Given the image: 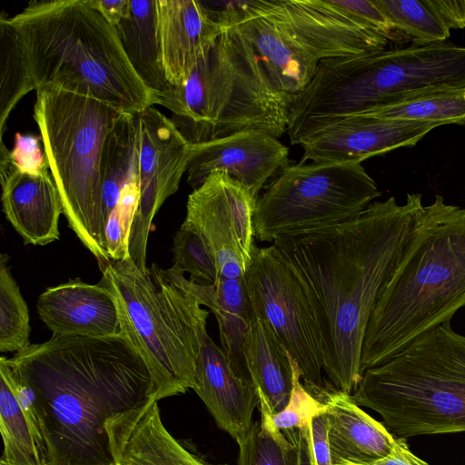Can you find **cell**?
Listing matches in <instances>:
<instances>
[{
	"mask_svg": "<svg viewBox=\"0 0 465 465\" xmlns=\"http://www.w3.org/2000/svg\"><path fill=\"white\" fill-rule=\"evenodd\" d=\"M139 198L140 192L135 174L123 188L118 203L104 226L105 250L112 261L131 258L129 239Z\"/></svg>",
	"mask_w": 465,
	"mask_h": 465,
	"instance_id": "d6a6232c",
	"label": "cell"
},
{
	"mask_svg": "<svg viewBox=\"0 0 465 465\" xmlns=\"http://www.w3.org/2000/svg\"><path fill=\"white\" fill-rule=\"evenodd\" d=\"M322 403L332 465H371L392 451L396 438L361 410L351 395L331 384Z\"/></svg>",
	"mask_w": 465,
	"mask_h": 465,
	"instance_id": "44dd1931",
	"label": "cell"
},
{
	"mask_svg": "<svg viewBox=\"0 0 465 465\" xmlns=\"http://www.w3.org/2000/svg\"><path fill=\"white\" fill-rule=\"evenodd\" d=\"M352 400L395 438L465 432V335L450 322L366 370Z\"/></svg>",
	"mask_w": 465,
	"mask_h": 465,
	"instance_id": "52a82bcc",
	"label": "cell"
},
{
	"mask_svg": "<svg viewBox=\"0 0 465 465\" xmlns=\"http://www.w3.org/2000/svg\"><path fill=\"white\" fill-rule=\"evenodd\" d=\"M0 430L5 465H48L42 435L22 411L10 380L6 357L0 358Z\"/></svg>",
	"mask_w": 465,
	"mask_h": 465,
	"instance_id": "d4e9b609",
	"label": "cell"
},
{
	"mask_svg": "<svg viewBox=\"0 0 465 465\" xmlns=\"http://www.w3.org/2000/svg\"><path fill=\"white\" fill-rule=\"evenodd\" d=\"M289 431L292 434L297 444L298 465H316L312 453L310 423L300 429Z\"/></svg>",
	"mask_w": 465,
	"mask_h": 465,
	"instance_id": "b9f144b4",
	"label": "cell"
},
{
	"mask_svg": "<svg viewBox=\"0 0 465 465\" xmlns=\"http://www.w3.org/2000/svg\"><path fill=\"white\" fill-rule=\"evenodd\" d=\"M293 385L286 406L279 412L272 413V421L282 431L300 429L310 423L311 418L323 410L324 405L315 399L302 382L301 371L292 358Z\"/></svg>",
	"mask_w": 465,
	"mask_h": 465,
	"instance_id": "e575fe53",
	"label": "cell"
},
{
	"mask_svg": "<svg viewBox=\"0 0 465 465\" xmlns=\"http://www.w3.org/2000/svg\"><path fill=\"white\" fill-rule=\"evenodd\" d=\"M105 428L115 465H213L193 455L169 433L153 397L112 418Z\"/></svg>",
	"mask_w": 465,
	"mask_h": 465,
	"instance_id": "ffe728a7",
	"label": "cell"
},
{
	"mask_svg": "<svg viewBox=\"0 0 465 465\" xmlns=\"http://www.w3.org/2000/svg\"><path fill=\"white\" fill-rule=\"evenodd\" d=\"M256 201L246 186L220 170L188 196L181 228L201 238L219 276L243 278L252 262Z\"/></svg>",
	"mask_w": 465,
	"mask_h": 465,
	"instance_id": "4fadbf2b",
	"label": "cell"
},
{
	"mask_svg": "<svg viewBox=\"0 0 465 465\" xmlns=\"http://www.w3.org/2000/svg\"><path fill=\"white\" fill-rule=\"evenodd\" d=\"M6 361L36 394L48 465H115L106 423L153 397L149 368L121 329L53 334Z\"/></svg>",
	"mask_w": 465,
	"mask_h": 465,
	"instance_id": "7a4b0ae2",
	"label": "cell"
},
{
	"mask_svg": "<svg viewBox=\"0 0 465 465\" xmlns=\"http://www.w3.org/2000/svg\"><path fill=\"white\" fill-rule=\"evenodd\" d=\"M173 264L170 270L189 272L190 281L211 284L219 273L215 262L201 238L194 232L180 228L173 238Z\"/></svg>",
	"mask_w": 465,
	"mask_h": 465,
	"instance_id": "836d02e7",
	"label": "cell"
},
{
	"mask_svg": "<svg viewBox=\"0 0 465 465\" xmlns=\"http://www.w3.org/2000/svg\"><path fill=\"white\" fill-rule=\"evenodd\" d=\"M124 113L90 96L36 91V122L63 214L101 271L112 261L104 245L100 160L104 138Z\"/></svg>",
	"mask_w": 465,
	"mask_h": 465,
	"instance_id": "30bf717a",
	"label": "cell"
},
{
	"mask_svg": "<svg viewBox=\"0 0 465 465\" xmlns=\"http://www.w3.org/2000/svg\"><path fill=\"white\" fill-rule=\"evenodd\" d=\"M162 62L171 86L184 84L224 30L215 11L195 0H156Z\"/></svg>",
	"mask_w": 465,
	"mask_h": 465,
	"instance_id": "e0dca14e",
	"label": "cell"
},
{
	"mask_svg": "<svg viewBox=\"0 0 465 465\" xmlns=\"http://www.w3.org/2000/svg\"><path fill=\"white\" fill-rule=\"evenodd\" d=\"M40 142L41 136L15 134L14 147L10 151V160L15 170L31 174L48 172V161Z\"/></svg>",
	"mask_w": 465,
	"mask_h": 465,
	"instance_id": "d590c367",
	"label": "cell"
},
{
	"mask_svg": "<svg viewBox=\"0 0 465 465\" xmlns=\"http://www.w3.org/2000/svg\"><path fill=\"white\" fill-rule=\"evenodd\" d=\"M0 138L16 104L34 90L21 36L3 12L0 17Z\"/></svg>",
	"mask_w": 465,
	"mask_h": 465,
	"instance_id": "f1b7e54d",
	"label": "cell"
},
{
	"mask_svg": "<svg viewBox=\"0 0 465 465\" xmlns=\"http://www.w3.org/2000/svg\"><path fill=\"white\" fill-rule=\"evenodd\" d=\"M134 70L156 97L171 88L160 46L156 0H128L127 15L114 26Z\"/></svg>",
	"mask_w": 465,
	"mask_h": 465,
	"instance_id": "cb8c5ba5",
	"label": "cell"
},
{
	"mask_svg": "<svg viewBox=\"0 0 465 465\" xmlns=\"http://www.w3.org/2000/svg\"><path fill=\"white\" fill-rule=\"evenodd\" d=\"M243 279L252 309L269 322L297 362L306 390L322 402L331 387L322 375V336L297 271L272 244L255 248Z\"/></svg>",
	"mask_w": 465,
	"mask_h": 465,
	"instance_id": "7c38bea8",
	"label": "cell"
},
{
	"mask_svg": "<svg viewBox=\"0 0 465 465\" xmlns=\"http://www.w3.org/2000/svg\"><path fill=\"white\" fill-rule=\"evenodd\" d=\"M1 185L3 211L25 244L46 245L59 239L63 207L48 172L31 174L14 168Z\"/></svg>",
	"mask_w": 465,
	"mask_h": 465,
	"instance_id": "7402d4cb",
	"label": "cell"
},
{
	"mask_svg": "<svg viewBox=\"0 0 465 465\" xmlns=\"http://www.w3.org/2000/svg\"><path fill=\"white\" fill-rule=\"evenodd\" d=\"M245 358L258 398L272 413L288 403L292 385V356L269 322L253 310L246 338Z\"/></svg>",
	"mask_w": 465,
	"mask_h": 465,
	"instance_id": "603a6c76",
	"label": "cell"
},
{
	"mask_svg": "<svg viewBox=\"0 0 465 465\" xmlns=\"http://www.w3.org/2000/svg\"><path fill=\"white\" fill-rule=\"evenodd\" d=\"M261 421L252 422L237 441L238 465H298V448L291 431H282L272 421V411L259 398Z\"/></svg>",
	"mask_w": 465,
	"mask_h": 465,
	"instance_id": "83f0119b",
	"label": "cell"
},
{
	"mask_svg": "<svg viewBox=\"0 0 465 465\" xmlns=\"http://www.w3.org/2000/svg\"><path fill=\"white\" fill-rule=\"evenodd\" d=\"M193 390L216 424L236 442L248 432L253 411L259 404L257 391L252 381L233 371L222 348L207 332L202 339Z\"/></svg>",
	"mask_w": 465,
	"mask_h": 465,
	"instance_id": "d6986e66",
	"label": "cell"
},
{
	"mask_svg": "<svg viewBox=\"0 0 465 465\" xmlns=\"http://www.w3.org/2000/svg\"><path fill=\"white\" fill-rule=\"evenodd\" d=\"M465 307V209L436 195L416 212L401 256L371 314L361 374Z\"/></svg>",
	"mask_w": 465,
	"mask_h": 465,
	"instance_id": "3957f363",
	"label": "cell"
},
{
	"mask_svg": "<svg viewBox=\"0 0 465 465\" xmlns=\"http://www.w3.org/2000/svg\"><path fill=\"white\" fill-rule=\"evenodd\" d=\"M465 89V46L450 42L322 60L302 92L309 118L326 124L430 91Z\"/></svg>",
	"mask_w": 465,
	"mask_h": 465,
	"instance_id": "9c48e42d",
	"label": "cell"
},
{
	"mask_svg": "<svg viewBox=\"0 0 465 465\" xmlns=\"http://www.w3.org/2000/svg\"><path fill=\"white\" fill-rule=\"evenodd\" d=\"M341 11L362 25L378 32L389 40L396 32L373 0H331Z\"/></svg>",
	"mask_w": 465,
	"mask_h": 465,
	"instance_id": "8d00e7d4",
	"label": "cell"
},
{
	"mask_svg": "<svg viewBox=\"0 0 465 465\" xmlns=\"http://www.w3.org/2000/svg\"><path fill=\"white\" fill-rule=\"evenodd\" d=\"M9 22L21 36L34 90L57 88L132 114L155 104L92 0L32 1Z\"/></svg>",
	"mask_w": 465,
	"mask_h": 465,
	"instance_id": "277c9868",
	"label": "cell"
},
{
	"mask_svg": "<svg viewBox=\"0 0 465 465\" xmlns=\"http://www.w3.org/2000/svg\"><path fill=\"white\" fill-rule=\"evenodd\" d=\"M40 319L56 335L106 337L120 332V315L112 291L80 279L47 288L36 302Z\"/></svg>",
	"mask_w": 465,
	"mask_h": 465,
	"instance_id": "ac0fdd59",
	"label": "cell"
},
{
	"mask_svg": "<svg viewBox=\"0 0 465 465\" xmlns=\"http://www.w3.org/2000/svg\"><path fill=\"white\" fill-rule=\"evenodd\" d=\"M381 195L361 163L300 162L282 170L256 201L255 237L271 242L333 226Z\"/></svg>",
	"mask_w": 465,
	"mask_h": 465,
	"instance_id": "8fae6325",
	"label": "cell"
},
{
	"mask_svg": "<svg viewBox=\"0 0 465 465\" xmlns=\"http://www.w3.org/2000/svg\"><path fill=\"white\" fill-rule=\"evenodd\" d=\"M422 204L420 193H408L403 204L391 196L342 223L272 242L308 291L322 336L323 371L340 391L351 395L361 380L368 322Z\"/></svg>",
	"mask_w": 465,
	"mask_h": 465,
	"instance_id": "6da1fadb",
	"label": "cell"
},
{
	"mask_svg": "<svg viewBox=\"0 0 465 465\" xmlns=\"http://www.w3.org/2000/svg\"><path fill=\"white\" fill-rule=\"evenodd\" d=\"M371 465H430L416 456L409 448L407 439L396 438L392 451L386 457L376 460Z\"/></svg>",
	"mask_w": 465,
	"mask_h": 465,
	"instance_id": "ab89813d",
	"label": "cell"
},
{
	"mask_svg": "<svg viewBox=\"0 0 465 465\" xmlns=\"http://www.w3.org/2000/svg\"><path fill=\"white\" fill-rule=\"evenodd\" d=\"M202 304L217 320L222 350L232 369L239 377L252 381L245 358L246 338L253 314L252 304H229L210 293Z\"/></svg>",
	"mask_w": 465,
	"mask_h": 465,
	"instance_id": "f546056e",
	"label": "cell"
},
{
	"mask_svg": "<svg viewBox=\"0 0 465 465\" xmlns=\"http://www.w3.org/2000/svg\"><path fill=\"white\" fill-rule=\"evenodd\" d=\"M102 272L100 283L116 299L120 329L149 368L153 398L193 389L209 312L156 264L142 271L129 258L111 261Z\"/></svg>",
	"mask_w": 465,
	"mask_h": 465,
	"instance_id": "ba28073f",
	"label": "cell"
},
{
	"mask_svg": "<svg viewBox=\"0 0 465 465\" xmlns=\"http://www.w3.org/2000/svg\"><path fill=\"white\" fill-rule=\"evenodd\" d=\"M216 14L249 43L273 87L291 97L311 82L322 60L381 51L389 41L331 0L228 2Z\"/></svg>",
	"mask_w": 465,
	"mask_h": 465,
	"instance_id": "8992f818",
	"label": "cell"
},
{
	"mask_svg": "<svg viewBox=\"0 0 465 465\" xmlns=\"http://www.w3.org/2000/svg\"><path fill=\"white\" fill-rule=\"evenodd\" d=\"M0 465H5L3 462H0Z\"/></svg>",
	"mask_w": 465,
	"mask_h": 465,
	"instance_id": "7bdbcfd3",
	"label": "cell"
},
{
	"mask_svg": "<svg viewBox=\"0 0 465 465\" xmlns=\"http://www.w3.org/2000/svg\"><path fill=\"white\" fill-rule=\"evenodd\" d=\"M136 143L134 114L124 113L107 133L102 147L100 175L104 226L123 188L136 174Z\"/></svg>",
	"mask_w": 465,
	"mask_h": 465,
	"instance_id": "484cf974",
	"label": "cell"
},
{
	"mask_svg": "<svg viewBox=\"0 0 465 465\" xmlns=\"http://www.w3.org/2000/svg\"><path fill=\"white\" fill-rule=\"evenodd\" d=\"M395 32L411 37L414 44L444 42L449 30L426 0H373Z\"/></svg>",
	"mask_w": 465,
	"mask_h": 465,
	"instance_id": "1f68e13d",
	"label": "cell"
},
{
	"mask_svg": "<svg viewBox=\"0 0 465 465\" xmlns=\"http://www.w3.org/2000/svg\"><path fill=\"white\" fill-rule=\"evenodd\" d=\"M134 119L140 198L130 233L129 253L135 265L145 271L153 217L163 202L178 190L194 144L182 135L171 118L153 105L135 114Z\"/></svg>",
	"mask_w": 465,
	"mask_h": 465,
	"instance_id": "5bb4252c",
	"label": "cell"
},
{
	"mask_svg": "<svg viewBox=\"0 0 465 465\" xmlns=\"http://www.w3.org/2000/svg\"><path fill=\"white\" fill-rule=\"evenodd\" d=\"M92 3L114 26L127 15L128 0H92Z\"/></svg>",
	"mask_w": 465,
	"mask_h": 465,
	"instance_id": "60d3db41",
	"label": "cell"
},
{
	"mask_svg": "<svg viewBox=\"0 0 465 465\" xmlns=\"http://www.w3.org/2000/svg\"><path fill=\"white\" fill-rule=\"evenodd\" d=\"M442 123L385 119L366 114L339 118L307 135L301 162L362 163L401 147L416 145Z\"/></svg>",
	"mask_w": 465,
	"mask_h": 465,
	"instance_id": "9a60e30c",
	"label": "cell"
},
{
	"mask_svg": "<svg viewBox=\"0 0 465 465\" xmlns=\"http://www.w3.org/2000/svg\"><path fill=\"white\" fill-rule=\"evenodd\" d=\"M8 255L0 256V351H20L29 343L30 316L11 274Z\"/></svg>",
	"mask_w": 465,
	"mask_h": 465,
	"instance_id": "4dcf8cb0",
	"label": "cell"
},
{
	"mask_svg": "<svg viewBox=\"0 0 465 465\" xmlns=\"http://www.w3.org/2000/svg\"><path fill=\"white\" fill-rule=\"evenodd\" d=\"M449 29H465V0H426Z\"/></svg>",
	"mask_w": 465,
	"mask_h": 465,
	"instance_id": "f35d334b",
	"label": "cell"
},
{
	"mask_svg": "<svg viewBox=\"0 0 465 465\" xmlns=\"http://www.w3.org/2000/svg\"><path fill=\"white\" fill-rule=\"evenodd\" d=\"M289 165V148L278 138L262 131H243L195 144L187 182L196 189L211 173L224 171L258 199L265 183Z\"/></svg>",
	"mask_w": 465,
	"mask_h": 465,
	"instance_id": "2e32d148",
	"label": "cell"
},
{
	"mask_svg": "<svg viewBox=\"0 0 465 465\" xmlns=\"http://www.w3.org/2000/svg\"><path fill=\"white\" fill-rule=\"evenodd\" d=\"M221 23L223 32L187 81L156 95L155 104L171 111L172 122L194 145L243 131L280 138L292 97L273 87L243 36Z\"/></svg>",
	"mask_w": 465,
	"mask_h": 465,
	"instance_id": "5b68a950",
	"label": "cell"
},
{
	"mask_svg": "<svg viewBox=\"0 0 465 465\" xmlns=\"http://www.w3.org/2000/svg\"><path fill=\"white\" fill-rule=\"evenodd\" d=\"M357 114L395 120L438 122L443 124H464L465 89L420 93Z\"/></svg>",
	"mask_w": 465,
	"mask_h": 465,
	"instance_id": "4316f807",
	"label": "cell"
},
{
	"mask_svg": "<svg viewBox=\"0 0 465 465\" xmlns=\"http://www.w3.org/2000/svg\"><path fill=\"white\" fill-rule=\"evenodd\" d=\"M310 434L315 464L332 465L328 441V422L324 408L311 418Z\"/></svg>",
	"mask_w": 465,
	"mask_h": 465,
	"instance_id": "74e56055",
	"label": "cell"
}]
</instances>
